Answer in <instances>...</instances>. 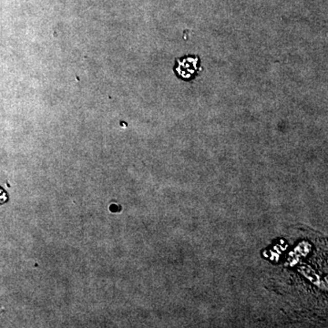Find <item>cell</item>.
I'll list each match as a JSON object with an SVG mask.
<instances>
[{"label": "cell", "instance_id": "cell-2", "mask_svg": "<svg viewBox=\"0 0 328 328\" xmlns=\"http://www.w3.org/2000/svg\"><path fill=\"white\" fill-rule=\"evenodd\" d=\"M109 210L111 211H113V213H117V211H120L122 210V207L120 206V205H117L116 203H113V204H111V205L109 206Z\"/></svg>", "mask_w": 328, "mask_h": 328}, {"label": "cell", "instance_id": "cell-1", "mask_svg": "<svg viewBox=\"0 0 328 328\" xmlns=\"http://www.w3.org/2000/svg\"><path fill=\"white\" fill-rule=\"evenodd\" d=\"M201 70V60L198 55H186L175 60L173 71L182 81H194Z\"/></svg>", "mask_w": 328, "mask_h": 328}]
</instances>
